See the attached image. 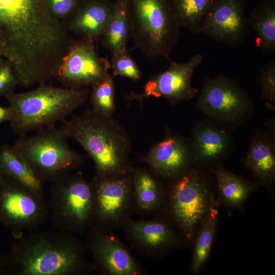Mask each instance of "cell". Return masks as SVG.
Returning a JSON list of instances; mask_svg holds the SVG:
<instances>
[{
    "label": "cell",
    "mask_w": 275,
    "mask_h": 275,
    "mask_svg": "<svg viewBox=\"0 0 275 275\" xmlns=\"http://www.w3.org/2000/svg\"><path fill=\"white\" fill-rule=\"evenodd\" d=\"M85 244L57 230L31 233L12 244L5 275H90L94 271Z\"/></svg>",
    "instance_id": "cell-1"
},
{
    "label": "cell",
    "mask_w": 275,
    "mask_h": 275,
    "mask_svg": "<svg viewBox=\"0 0 275 275\" xmlns=\"http://www.w3.org/2000/svg\"><path fill=\"white\" fill-rule=\"evenodd\" d=\"M63 122L61 127L66 136L78 142L92 159L97 177L111 179L132 173L130 138L112 116L88 109Z\"/></svg>",
    "instance_id": "cell-2"
},
{
    "label": "cell",
    "mask_w": 275,
    "mask_h": 275,
    "mask_svg": "<svg viewBox=\"0 0 275 275\" xmlns=\"http://www.w3.org/2000/svg\"><path fill=\"white\" fill-rule=\"evenodd\" d=\"M87 89L60 88L45 83L34 90L5 97L13 116V131L20 136L64 121L89 99Z\"/></svg>",
    "instance_id": "cell-3"
},
{
    "label": "cell",
    "mask_w": 275,
    "mask_h": 275,
    "mask_svg": "<svg viewBox=\"0 0 275 275\" xmlns=\"http://www.w3.org/2000/svg\"><path fill=\"white\" fill-rule=\"evenodd\" d=\"M131 38L147 58L169 56L181 28L171 0H128Z\"/></svg>",
    "instance_id": "cell-4"
},
{
    "label": "cell",
    "mask_w": 275,
    "mask_h": 275,
    "mask_svg": "<svg viewBox=\"0 0 275 275\" xmlns=\"http://www.w3.org/2000/svg\"><path fill=\"white\" fill-rule=\"evenodd\" d=\"M68 139L61 127L53 125L20 136L14 146L43 183H52L86 162L87 157L74 151Z\"/></svg>",
    "instance_id": "cell-5"
},
{
    "label": "cell",
    "mask_w": 275,
    "mask_h": 275,
    "mask_svg": "<svg viewBox=\"0 0 275 275\" xmlns=\"http://www.w3.org/2000/svg\"><path fill=\"white\" fill-rule=\"evenodd\" d=\"M47 201L48 217L57 230L83 235L93 224V186L80 171L52 183Z\"/></svg>",
    "instance_id": "cell-6"
},
{
    "label": "cell",
    "mask_w": 275,
    "mask_h": 275,
    "mask_svg": "<svg viewBox=\"0 0 275 275\" xmlns=\"http://www.w3.org/2000/svg\"><path fill=\"white\" fill-rule=\"evenodd\" d=\"M213 204L204 175L196 170H188L169 185L164 215L174 223L185 240L189 241L214 209Z\"/></svg>",
    "instance_id": "cell-7"
},
{
    "label": "cell",
    "mask_w": 275,
    "mask_h": 275,
    "mask_svg": "<svg viewBox=\"0 0 275 275\" xmlns=\"http://www.w3.org/2000/svg\"><path fill=\"white\" fill-rule=\"evenodd\" d=\"M48 217L45 196L2 175L0 177V223L17 239L40 227Z\"/></svg>",
    "instance_id": "cell-8"
},
{
    "label": "cell",
    "mask_w": 275,
    "mask_h": 275,
    "mask_svg": "<svg viewBox=\"0 0 275 275\" xmlns=\"http://www.w3.org/2000/svg\"><path fill=\"white\" fill-rule=\"evenodd\" d=\"M113 229L93 224L86 233L85 244L92 256L94 271L102 275H146V267Z\"/></svg>",
    "instance_id": "cell-9"
},
{
    "label": "cell",
    "mask_w": 275,
    "mask_h": 275,
    "mask_svg": "<svg viewBox=\"0 0 275 275\" xmlns=\"http://www.w3.org/2000/svg\"><path fill=\"white\" fill-rule=\"evenodd\" d=\"M197 106L211 118L230 124L243 120L253 108L247 93L235 81L223 75L206 80Z\"/></svg>",
    "instance_id": "cell-10"
},
{
    "label": "cell",
    "mask_w": 275,
    "mask_h": 275,
    "mask_svg": "<svg viewBox=\"0 0 275 275\" xmlns=\"http://www.w3.org/2000/svg\"><path fill=\"white\" fill-rule=\"evenodd\" d=\"M132 174V173H131ZM131 174L111 178L95 176L93 224L112 229H121L133 213Z\"/></svg>",
    "instance_id": "cell-11"
},
{
    "label": "cell",
    "mask_w": 275,
    "mask_h": 275,
    "mask_svg": "<svg viewBox=\"0 0 275 275\" xmlns=\"http://www.w3.org/2000/svg\"><path fill=\"white\" fill-rule=\"evenodd\" d=\"M203 60L200 53L194 54L189 60L179 63L170 60L166 70L151 75L145 83L142 92H130L125 95L126 101L136 100L142 104L150 97L166 99L172 105L194 98L198 90L191 85V78Z\"/></svg>",
    "instance_id": "cell-12"
},
{
    "label": "cell",
    "mask_w": 275,
    "mask_h": 275,
    "mask_svg": "<svg viewBox=\"0 0 275 275\" xmlns=\"http://www.w3.org/2000/svg\"><path fill=\"white\" fill-rule=\"evenodd\" d=\"M109 61L99 57L95 42L73 40L54 78L66 88L80 89L92 87L108 73Z\"/></svg>",
    "instance_id": "cell-13"
},
{
    "label": "cell",
    "mask_w": 275,
    "mask_h": 275,
    "mask_svg": "<svg viewBox=\"0 0 275 275\" xmlns=\"http://www.w3.org/2000/svg\"><path fill=\"white\" fill-rule=\"evenodd\" d=\"M122 229L130 246L150 258L161 257L178 246L182 238L184 239L174 223L165 215L149 219L131 217Z\"/></svg>",
    "instance_id": "cell-14"
},
{
    "label": "cell",
    "mask_w": 275,
    "mask_h": 275,
    "mask_svg": "<svg viewBox=\"0 0 275 275\" xmlns=\"http://www.w3.org/2000/svg\"><path fill=\"white\" fill-rule=\"evenodd\" d=\"M246 3V0H213L200 33L221 44H240L250 35Z\"/></svg>",
    "instance_id": "cell-15"
},
{
    "label": "cell",
    "mask_w": 275,
    "mask_h": 275,
    "mask_svg": "<svg viewBox=\"0 0 275 275\" xmlns=\"http://www.w3.org/2000/svg\"><path fill=\"white\" fill-rule=\"evenodd\" d=\"M191 151L182 139L168 135L139 159L162 180L172 182L188 170Z\"/></svg>",
    "instance_id": "cell-16"
},
{
    "label": "cell",
    "mask_w": 275,
    "mask_h": 275,
    "mask_svg": "<svg viewBox=\"0 0 275 275\" xmlns=\"http://www.w3.org/2000/svg\"><path fill=\"white\" fill-rule=\"evenodd\" d=\"M131 175L133 213L141 217L163 215L167 189L162 179L149 168H133Z\"/></svg>",
    "instance_id": "cell-17"
},
{
    "label": "cell",
    "mask_w": 275,
    "mask_h": 275,
    "mask_svg": "<svg viewBox=\"0 0 275 275\" xmlns=\"http://www.w3.org/2000/svg\"><path fill=\"white\" fill-rule=\"evenodd\" d=\"M113 8L114 2L110 0H80L64 23L69 33L78 39L96 42L107 26Z\"/></svg>",
    "instance_id": "cell-18"
},
{
    "label": "cell",
    "mask_w": 275,
    "mask_h": 275,
    "mask_svg": "<svg viewBox=\"0 0 275 275\" xmlns=\"http://www.w3.org/2000/svg\"><path fill=\"white\" fill-rule=\"evenodd\" d=\"M230 139L224 130L210 124L203 123L194 129L192 139L193 153L200 163L215 161L230 149Z\"/></svg>",
    "instance_id": "cell-19"
},
{
    "label": "cell",
    "mask_w": 275,
    "mask_h": 275,
    "mask_svg": "<svg viewBox=\"0 0 275 275\" xmlns=\"http://www.w3.org/2000/svg\"><path fill=\"white\" fill-rule=\"evenodd\" d=\"M130 38L128 0H115L111 18L100 39L102 45L114 54L127 50Z\"/></svg>",
    "instance_id": "cell-20"
},
{
    "label": "cell",
    "mask_w": 275,
    "mask_h": 275,
    "mask_svg": "<svg viewBox=\"0 0 275 275\" xmlns=\"http://www.w3.org/2000/svg\"><path fill=\"white\" fill-rule=\"evenodd\" d=\"M255 44L262 51L275 52V0H259L248 16Z\"/></svg>",
    "instance_id": "cell-21"
},
{
    "label": "cell",
    "mask_w": 275,
    "mask_h": 275,
    "mask_svg": "<svg viewBox=\"0 0 275 275\" xmlns=\"http://www.w3.org/2000/svg\"><path fill=\"white\" fill-rule=\"evenodd\" d=\"M0 174L44 196L43 183L14 146L4 145L0 147Z\"/></svg>",
    "instance_id": "cell-22"
},
{
    "label": "cell",
    "mask_w": 275,
    "mask_h": 275,
    "mask_svg": "<svg viewBox=\"0 0 275 275\" xmlns=\"http://www.w3.org/2000/svg\"><path fill=\"white\" fill-rule=\"evenodd\" d=\"M245 163L259 180L265 183L272 181L275 174V148L268 138L258 136L251 143Z\"/></svg>",
    "instance_id": "cell-23"
},
{
    "label": "cell",
    "mask_w": 275,
    "mask_h": 275,
    "mask_svg": "<svg viewBox=\"0 0 275 275\" xmlns=\"http://www.w3.org/2000/svg\"><path fill=\"white\" fill-rule=\"evenodd\" d=\"M181 28L193 34L200 33L213 0H171Z\"/></svg>",
    "instance_id": "cell-24"
},
{
    "label": "cell",
    "mask_w": 275,
    "mask_h": 275,
    "mask_svg": "<svg viewBox=\"0 0 275 275\" xmlns=\"http://www.w3.org/2000/svg\"><path fill=\"white\" fill-rule=\"evenodd\" d=\"M215 176L221 198L231 206H240L253 190L248 181L226 170H217Z\"/></svg>",
    "instance_id": "cell-25"
},
{
    "label": "cell",
    "mask_w": 275,
    "mask_h": 275,
    "mask_svg": "<svg viewBox=\"0 0 275 275\" xmlns=\"http://www.w3.org/2000/svg\"><path fill=\"white\" fill-rule=\"evenodd\" d=\"M109 73L101 81L92 87L89 98L92 109L105 116H112L116 109L115 85Z\"/></svg>",
    "instance_id": "cell-26"
},
{
    "label": "cell",
    "mask_w": 275,
    "mask_h": 275,
    "mask_svg": "<svg viewBox=\"0 0 275 275\" xmlns=\"http://www.w3.org/2000/svg\"><path fill=\"white\" fill-rule=\"evenodd\" d=\"M217 211L213 209L203 223L194 248L192 270L197 273L206 261L212 244L217 222Z\"/></svg>",
    "instance_id": "cell-27"
},
{
    "label": "cell",
    "mask_w": 275,
    "mask_h": 275,
    "mask_svg": "<svg viewBox=\"0 0 275 275\" xmlns=\"http://www.w3.org/2000/svg\"><path fill=\"white\" fill-rule=\"evenodd\" d=\"M109 62L114 77L121 76L138 81L142 76L138 65L127 50L112 54Z\"/></svg>",
    "instance_id": "cell-28"
},
{
    "label": "cell",
    "mask_w": 275,
    "mask_h": 275,
    "mask_svg": "<svg viewBox=\"0 0 275 275\" xmlns=\"http://www.w3.org/2000/svg\"><path fill=\"white\" fill-rule=\"evenodd\" d=\"M260 82L262 99L270 109L275 108V60L263 65L260 68Z\"/></svg>",
    "instance_id": "cell-29"
},
{
    "label": "cell",
    "mask_w": 275,
    "mask_h": 275,
    "mask_svg": "<svg viewBox=\"0 0 275 275\" xmlns=\"http://www.w3.org/2000/svg\"><path fill=\"white\" fill-rule=\"evenodd\" d=\"M80 0H47L49 11L56 19L65 22L77 7Z\"/></svg>",
    "instance_id": "cell-30"
},
{
    "label": "cell",
    "mask_w": 275,
    "mask_h": 275,
    "mask_svg": "<svg viewBox=\"0 0 275 275\" xmlns=\"http://www.w3.org/2000/svg\"><path fill=\"white\" fill-rule=\"evenodd\" d=\"M19 84L11 65L6 61L0 64V96H5L13 92Z\"/></svg>",
    "instance_id": "cell-31"
},
{
    "label": "cell",
    "mask_w": 275,
    "mask_h": 275,
    "mask_svg": "<svg viewBox=\"0 0 275 275\" xmlns=\"http://www.w3.org/2000/svg\"><path fill=\"white\" fill-rule=\"evenodd\" d=\"M13 116V111L10 106H0V124L5 121L10 122Z\"/></svg>",
    "instance_id": "cell-32"
},
{
    "label": "cell",
    "mask_w": 275,
    "mask_h": 275,
    "mask_svg": "<svg viewBox=\"0 0 275 275\" xmlns=\"http://www.w3.org/2000/svg\"><path fill=\"white\" fill-rule=\"evenodd\" d=\"M6 265V256L0 253V275H5Z\"/></svg>",
    "instance_id": "cell-33"
},
{
    "label": "cell",
    "mask_w": 275,
    "mask_h": 275,
    "mask_svg": "<svg viewBox=\"0 0 275 275\" xmlns=\"http://www.w3.org/2000/svg\"><path fill=\"white\" fill-rule=\"evenodd\" d=\"M5 61L3 60V59L0 57V64L3 63Z\"/></svg>",
    "instance_id": "cell-34"
},
{
    "label": "cell",
    "mask_w": 275,
    "mask_h": 275,
    "mask_svg": "<svg viewBox=\"0 0 275 275\" xmlns=\"http://www.w3.org/2000/svg\"><path fill=\"white\" fill-rule=\"evenodd\" d=\"M1 174H0V177H1Z\"/></svg>",
    "instance_id": "cell-35"
}]
</instances>
